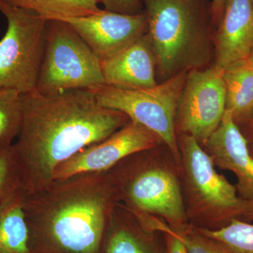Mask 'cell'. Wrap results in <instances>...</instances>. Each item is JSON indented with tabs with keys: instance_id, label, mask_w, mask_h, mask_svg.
<instances>
[{
	"instance_id": "obj_24",
	"label": "cell",
	"mask_w": 253,
	"mask_h": 253,
	"mask_svg": "<svg viewBox=\"0 0 253 253\" xmlns=\"http://www.w3.org/2000/svg\"><path fill=\"white\" fill-rule=\"evenodd\" d=\"M226 0H212L211 1V23L212 27L217 26L222 15Z\"/></svg>"
},
{
	"instance_id": "obj_17",
	"label": "cell",
	"mask_w": 253,
	"mask_h": 253,
	"mask_svg": "<svg viewBox=\"0 0 253 253\" xmlns=\"http://www.w3.org/2000/svg\"><path fill=\"white\" fill-rule=\"evenodd\" d=\"M226 88V110L237 125L244 122L253 108V67L241 63L222 72Z\"/></svg>"
},
{
	"instance_id": "obj_4",
	"label": "cell",
	"mask_w": 253,
	"mask_h": 253,
	"mask_svg": "<svg viewBox=\"0 0 253 253\" xmlns=\"http://www.w3.org/2000/svg\"><path fill=\"white\" fill-rule=\"evenodd\" d=\"M158 147L128 156L107 171L118 203L135 215L159 218L174 229L189 224L179 167Z\"/></svg>"
},
{
	"instance_id": "obj_5",
	"label": "cell",
	"mask_w": 253,
	"mask_h": 253,
	"mask_svg": "<svg viewBox=\"0 0 253 253\" xmlns=\"http://www.w3.org/2000/svg\"><path fill=\"white\" fill-rule=\"evenodd\" d=\"M179 172L186 215L198 229H220L234 219L253 220L249 205L235 186L218 173L212 158L193 136H177Z\"/></svg>"
},
{
	"instance_id": "obj_21",
	"label": "cell",
	"mask_w": 253,
	"mask_h": 253,
	"mask_svg": "<svg viewBox=\"0 0 253 253\" xmlns=\"http://www.w3.org/2000/svg\"><path fill=\"white\" fill-rule=\"evenodd\" d=\"M20 189L22 181L11 145L0 149V205Z\"/></svg>"
},
{
	"instance_id": "obj_3",
	"label": "cell",
	"mask_w": 253,
	"mask_h": 253,
	"mask_svg": "<svg viewBox=\"0 0 253 253\" xmlns=\"http://www.w3.org/2000/svg\"><path fill=\"white\" fill-rule=\"evenodd\" d=\"M161 83L182 71L208 67L212 59L211 2L141 0Z\"/></svg>"
},
{
	"instance_id": "obj_20",
	"label": "cell",
	"mask_w": 253,
	"mask_h": 253,
	"mask_svg": "<svg viewBox=\"0 0 253 253\" xmlns=\"http://www.w3.org/2000/svg\"><path fill=\"white\" fill-rule=\"evenodd\" d=\"M198 229L221 243L231 253H253V224L251 223L234 219L217 230Z\"/></svg>"
},
{
	"instance_id": "obj_6",
	"label": "cell",
	"mask_w": 253,
	"mask_h": 253,
	"mask_svg": "<svg viewBox=\"0 0 253 253\" xmlns=\"http://www.w3.org/2000/svg\"><path fill=\"white\" fill-rule=\"evenodd\" d=\"M188 72L182 71L153 87L140 90L119 89L105 84L89 90L100 106L125 113L130 121L157 134L180 167L175 122Z\"/></svg>"
},
{
	"instance_id": "obj_19",
	"label": "cell",
	"mask_w": 253,
	"mask_h": 253,
	"mask_svg": "<svg viewBox=\"0 0 253 253\" xmlns=\"http://www.w3.org/2000/svg\"><path fill=\"white\" fill-rule=\"evenodd\" d=\"M22 119L21 93L14 89H0V149L14 144Z\"/></svg>"
},
{
	"instance_id": "obj_14",
	"label": "cell",
	"mask_w": 253,
	"mask_h": 253,
	"mask_svg": "<svg viewBox=\"0 0 253 253\" xmlns=\"http://www.w3.org/2000/svg\"><path fill=\"white\" fill-rule=\"evenodd\" d=\"M101 66L105 84L113 87L140 90L158 84L156 60L148 33L101 61Z\"/></svg>"
},
{
	"instance_id": "obj_11",
	"label": "cell",
	"mask_w": 253,
	"mask_h": 253,
	"mask_svg": "<svg viewBox=\"0 0 253 253\" xmlns=\"http://www.w3.org/2000/svg\"><path fill=\"white\" fill-rule=\"evenodd\" d=\"M66 21L102 61L109 59L148 32L145 13L126 15L102 9L99 13Z\"/></svg>"
},
{
	"instance_id": "obj_18",
	"label": "cell",
	"mask_w": 253,
	"mask_h": 253,
	"mask_svg": "<svg viewBox=\"0 0 253 253\" xmlns=\"http://www.w3.org/2000/svg\"><path fill=\"white\" fill-rule=\"evenodd\" d=\"M15 7L31 10L46 21H67L84 17L101 11L100 0H3Z\"/></svg>"
},
{
	"instance_id": "obj_12",
	"label": "cell",
	"mask_w": 253,
	"mask_h": 253,
	"mask_svg": "<svg viewBox=\"0 0 253 253\" xmlns=\"http://www.w3.org/2000/svg\"><path fill=\"white\" fill-rule=\"evenodd\" d=\"M203 148L216 167L234 174L238 195L253 212V157L247 139L229 111L226 110L219 126Z\"/></svg>"
},
{
	"instance_id": "obj_23",
	"label": "cell",
	"mask_w": 253,
	"mask_h": 253,
	"mask_svg": "<svg viewBox=\"0 0 253 253\" xmlns=\"http://www.w3.org/2000/svg\"><path fill=\"white\" fill-rule=\"evenodd\" d=\"M105 10L126 15H136L144 12L141 0H100Z\"/></svg>"
},
{
	"instance_id": "obj_9",
	"label": "cell",
	"mask_w": 253,
	"mask_h": 253,
	"mask_svg": "<svg viewBox=\"0 0 253 253\" xmlns=\"http://www.w3.org/2000/svg\"><path fill=\"white\" fill-rule=\"evenodd\" d=\"M225 111L222 72L214 66L191 70L176 113V136H193L204 146L219 126Z\"/></svg>"
},
{
	"instance_id": "obj_10",
	"label": "cell",
	"mask_w": 253,
	"mask_h": 253,
	"mask_svg": "<svg viewBox=\"0 0 253 253\" xmlns=\"http://www.w3.org/2000/svg\"><path fill=\"white\" fill-rule=\"evenodd\" d=\"M163 144L157 134L130 121L104 140L81 150L61 164L55 172L54 180L83 173L107 172L128 156Z\"/></svg>"
},
{
	"instance_id": "obj_25",
	"label": "cell",
	"mask_w": 253,
	"mask_h": 253,
	"mask_svg": "<svg viewBox=\"0 0 253 253\" xmlns=\"http://www.w3.org/2000/svg\"><path fill=\"white\" fill-rule=\"evenodd\" d=\"M249 135H245L247 139L248 143H249V147L251 154L253 157V128L249 127Z\"/></svg>"
},
{
	"instance_id": "obj_16",
	"label": "cell",
	"mask_w": 253,
	"mask_h": 253,
	"mask_svg": "<svg viewBox=\"0 0 253 253\" xmlns=\"http://www.w3.org/2000/svg\"><path fill=\"white\" fill-rule=\"evenodd\" d=\"M26 195L24 189H18L0 205V253H31Z\"/></svg>"
},
{
	"instance_id": "obj_1",
	"label": "cell",
	"mask_w": 253,
	"mask_h": 253,
	"mask_svg": "<svg viewBox=\"0 0 253 253\" xmlns=\"http://www.w3.org/2000/svg\"><path fill=\"white\" fill-rule=\"evenodd\" d=\"M21 101L22 124L13 149L26 194L49 186L61 164L130 122L125 113L100 106L89 89L36 90L21 94Z\"/></svg>"
},
{
	"instance_id": "obj_26",
	"label": "cell",
	"mask_w": 253,
	"mask_h": 253,
	"mask_svg": "<svg viewBox=\"0 0 253 253\" xmlns=\"http://www.w3.org/2000/svg\"><path fill=\"white\" fill-rule=\"evenodd\" d=\"M241 124H245L250 128H253V108L247 119L244 122L241 123Z\"/></svg>"
},
{
	"instance_id": "obj_28",
	"label": "cell",
	"mask_w": 253,
	"mask_h": 253,
	"mask_svg": "<svg viewBox=\"0 0 253 253\" xmlns=\"http://www.w3.org/2000/svg\"><path fill=\"white\" fill-rule=\"evenodd\" d=\"M251 1H252V2H253V0H251Z\"/></svg>"
},
{
	"instance_id": "obj_22",
	"label": "cell",
	"mask_w": 253,
	"mask_h": 253,
	"mask_svg": "<svg viewBox=\"0 0 253 253\" xmlns=\"http://www.w3.org/2000/svg\"><path fill=\"white\" fill-rule=\"evenodd\" d=\"M169 227L184 243L188 253H231L221 243L205 235L191 224L178 229Z\"/></svg>"
},
{
	"instance_id": "obj_8",
	"label": "cell",
	"mask_w": 253,
	"mask_h": 253,
	"mask_svg": "<svg viewBox=\"0 0 253 253\" xmlns=\"http://www.w3.org/2000/svg\"><path fill=\"white\" fill-rule=\"evenodd\" d=\"M7 29L0 41V89L21 94L36 90L45 49L47 21L31 10L0 0Z\"/></svg>"
},
{
	"instance_id": "obj_13",
	"label": "cell",
	"mask_w": 253,
	"mask_h": 253,
	"mask_svg": "<svg viewBox=\"0 0 253 253\" xmlns=\"http://www.w3.org/2000/svg\"><path fill=\"white\" fill-rule=\"evenodd\" d=\"M214 44L213 66L221 72L247 62L253 49L251 0H226Z\"/></svg>"
},
{
	"instance_id": "obj_2",
	"label": "cell",
	"mask_w": 253,
	"mask_h": 253,
	"mask_svg": "<svg viewBox=\"0 0 253 253\" xmlns=\"http://www.w3.org/2000/svg\"><path fill=\"white\" fill-rule=\"evenodd\" d=\"M117 203L107 172L54 180L26 194L30 253H101Z\"/></svg>"
},
{
	"instance_id": "obj_7",
	"label": "cell",
	"mask_w": 253,
	"mask_h": 253,
	"mask_svg": "<svg viewBox=\"0 0 253 253\" xmlns=\"http://www.w3.org/2000/svg\"><path fill=\"white\" fill-rule=\"evenodd\" d=\"M104 84L101 61L77 32L66 21H47L36 91L56 94Z\"/></svg>"
},
{
	"instance_id": "obj_27",
	"label": "cell",
	"mask_w": 253,
	"mask_h": 253,
	"mask_svg": "<svg viewBox=\"0 0 253 253\" xmlns=\"http://www.w3.org/2000/svg\"><path fill=\"white\" fill-rule=\"evenodd\" d=\"M248 62H249V64L253 67V49L252 52H251V56H250L249 60H248Z\"/></svg>"
},
{
	"instance_id": "obj_15",
	"label": "cell",
	"mask_w": 253,
	"mask_h": 253,
	"mask_svg": "<svg viewBox=\"0 0 253 253\" xmlns=\"http://www.w3.org/2000/svg\"><path fill=\"white\" fill-rule=\"evenodd\" d=\"M101 253H166V248L162 233L145 226L117 203L110 218Z\"/></svg>"
}]
</instances>
